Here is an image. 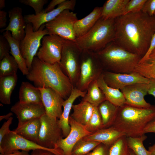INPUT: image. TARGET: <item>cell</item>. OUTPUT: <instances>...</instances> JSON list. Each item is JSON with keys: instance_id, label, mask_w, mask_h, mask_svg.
I'll return each instance as SVG.
<instances>
[{"instance_id": "5", "label": "cell", "mask_w": 155, "mask_h": 155, "mask_svg": "<svg viewBox=\"0 0 155 155\" xmlns=\"http://www.w3.org/2000/svg\"><path fill=\"white\" fill-rule=\"evenodd\" d=\"M115 19H105L101 17L85 34L77 38L75 42L82 51L97 52L114 41Z\"/></svg>"}, {"instance_id": "29", "label": "cell", "mask_w": 155, "mask_h": 155, "mask_svg": "<svg viewBox=\"0 0 155 155\" xmlns=\"http://www.w3.org/2000/svg\"><path fill=\"white\" fill-rule=\"evenodd\" d=\"M99 87L105 96L106 100L119 107L125 104V99L120 90L108 86L104 82L102 74L97 80Z\"/></svg>"}, {"instance_id": "53", "label": "cell", "mask_w": 155, "mask_h": 155, "mask_svg": "<svg viewBox=\"0 0 155 155\" xmlns=\"http://www.w3.org/2000/svg\"><path fill=\"white\" fill-rule=\"evenodd\" d=\"M5 0H0V9L1 10L5 6Z\"/></svg>"}, {"instance_id": "11", "label": "cell", "mask_w": 155, "mask_h": 155, "mask_svg": "<svg viewBox=\"0 0 155 155\" xmlns=\"http://www.w3.org/2000/svg\"><path fill=\"white\" fill-rule=\"evenodd\" d=\"M41 125L37 144L48 149H57V143L63 138L58 119L49 117L46 113L40 118Z\"/></svg>"}, {"instance_id": "4", "label": "cell", "mask_w": 155, "mask_h": 155, "mask_svg": "<svg viewBox=\"0 0 155 155\" xmlns=\"http://www.w3.org/2000/svg\"><path fill=\"white\" fill-rule=\"evenodd\" d=\"M95 53L104 71L117 73H130L134 72L135 67L142 58L113 41Z\"/></svg>"}, {"instance_id": "31", "label": "cell", "mask_w": 155, "mask_h": 155, "mask_svg": "<svg viewBox=\"0 0 155 155\" xmlns=\"http://www.w3.org/2000/svg\"><path fill=\"white\" fill-rule=\"evenodd\" d=\"M106 100L104 94L98 86L97 80L89 84L86 95L82 99V100L89 102L94 107H98Z\"/></svg>"}, {"instance_id": "16", "label": "cell", "mask_w": 155, "mask_h": 155, "mask_svg": "<svg viewBox=\"0 0 155 155\" xmlns=\"http://www.w3.org/2000/svg\"><path fill=\"white\" fill-rule=\"evenodd\" d=\"M149 86V84L136 83L121 89L125 99V104L140 108L150 107L152 105L144 99L148 94Z\"/></svg>"}, {"instance_id": "34", "label": "cell", "mask_w": 155, "mask_h": 155, "mask_svg": "<svg viewBox=\"0 0 155 155\" xmlns=\"http://www.w3.org/2000/svg\"><path fill=\"white\" fill-rule=\"evenodd\" d=\"M101 143L82 138L73 147L71 155H85L93 150Z\"/></svg>"}, {"instance_id": "15", "label": "cell", "mask_w": 155, "mask_h": 155, "mask_svg": "<svg viewBox=\"0 0 155 155\" xmlns=\"http://www.w3.org/2000/svg\"><path fill=\"white\" fill-rule=\"evenodd\" d=\"M69 121L71 127L69 133L58 142L56 147L62 151L63 155H71L72 148L77 142L91 133L86 130L85 126L76 122L70 116Z\"/></svg>"}, {"instance_id": "39", "label": "cell", "mask_w": 155, "mask_h": 155, "mask_svg": "<svg viewBox=\"0 0 155 155\" xmlns=\"http://www.w3.org/2000/svg\"><path fill=\"white\" fill-rule=\"evenodd\" d=\"M22 4L29 6L32 7L35 12V14L41 13L44 9V5L48 2L47 0H20Z\"/></svg>"}, {"instance_id": "38", "label": "cell", "mask_w": 155, "mask_h": 155, "mask_svg": "<svg viewBox=\"0 0 155 155\" xmlns=\"http://www.w3.org/2000/svg\"><path fill=\"white\" fill-rule=\"evenodd\" d=\"M147 0H129L125 8L123 15L142 11Z\"/></svg>"}, {"instance_id": "6", "label": "cell", "mask_w": 155, "mask_h": 155, "mask_svg": "<svg viewBox=\"0 0 155 155\" xmlns=\"http://www.w3.org/2000/svg\"><path fill=\"white\" fill-rule=\"evenodd\" d=\"M80 71L75 87L86 91L89 84L102 74L103 68L95 52L82 51L80 57Z\"/></svg>"}, {"instance_id": "14", "label": "cell", "mask_w": 155, "mask_h": 155, "mask_svg": "<svg viewBox=\"0 0 155 155\" xmlns=\"http://www.w3.org/2000/svg\"><path fill=\"white\" fill-rule=\"evenodd\" d=\"M102 74L104 82L108 86L120 90L135 84L149 83V78L135 72L130 73H121L104 71Z\"/></svg>"}, {"instance_id": "9", "label": "cell", "mask_w": 155, "mask_h": 155, "mask_svg": "<svg viewBox=\"0 0 155 155\" xmlns=\"http://www.w3.org/2000/svg\"><path fill=\"white\" fill-rule=\"evenodd\" d=\"M78 20L76 14L67 9L52 21L45 24L48 34L58 36L66 40L75 41L77 38L74 25Z\"/></svg>"}, {"instance_id": "18", "label": "cell", "mask_w": 155, "mask_h": 155, "mask_svg": "<svg viewBox=\"0 0 155 155\" xmlns=\"http://www.w3.org/2000/svg\"><path fill=\"white\" fill-rule=\"evenodd\" d=\"M40 90L42 102L46 114L50 117L59 119L63 112L64 100L55 91L50 88H38Z\"/></svg>"}, {"instance_id": "47", "label": "cell", "mask_w": 155, "mask_h": 155, "mask_svg": "<svg viewBox=\"0 0 155 155\" xmlns=\"http://www.w3.org/2000/svg\"><path fill=\"white\" fill-rule=\"evenodd\" d=\"M7 13L4 10H0V28L6 27Z\"/></svg>"}, {"instance_id": "26", "label": "cell", "mask_w": 155, "mask_h": 155, "mask_svg": "<svg viewBox=\"0 0 155 155\" xmlns=\"http://www.w3.org/2000/svg\"><path fill=\"white\" fill-rule=\"evenodd\" d=\"M3 35L9 44L10 54L16 61L19 69L23 75H26L28 73L29 70L26 65V60L22 57L21 52L20 46V42L14 39L9 31L4 32Z\"/></svg>"}, {"instance_id": "21", "label": "cell", "mask_w": 155, "mask_h": 155, "mask_svg": "<svg viewBox=\"0 0 155 155\" xmlns=\"http://www.w3.org/2000/svg\"><path fill=\"white\" fill-rule=\"evenodd\" d=\"M124 135L123 132L112 126L99 129L84 137L88 140L102 143L109 148Z\"/></svg>"}, {"instance_id": "49", "label": "cell", "mask_w": 155, "mask_h": 155, "mask_svg": "<svg viewBox=\"0 0 155 155\" xmlns=\"http://www.w3.org/2000/svg\"><path fill=\"white\" fill-rule=\"evenodd\" d=\"M31 155H54L51 152L45 150L37 149L32 150Z\"/></svg>"}, {"instance_id": "22", "label": "cell", "mask_w": 155, "mask_h": 155, "mask_svg": "<svg viewBox=\"0 0 155 155\" xmlns=\"http://www.w3.org/2000/svg\"><path fill=\"white\" fill-rule=\"evenodd\" d=\"M102 9V7H96L87 16L76 21L74 28L77 38L85 34L93 27L101 17Z\"/></svg>"}, {"instance_id": "41", "label": "cell", "mask_w": 155, "mask_h": 155, "mask_svg": "<svg viewBox=\"0 0 155 155\" xmlns=\"http://www.w3.org/2000/svg\"><path fill=\"white\" fill-rule=\"evenodd\" d=\"M108 147L100 143L92 151L85 155H108Z\"/></svg>"}, {"instance_id": "12", "label": "cell", "mask_w": 155, "mask_h": 155, "mask_svg": "<svg viewBox=\"0 0 155 155\" xmlns=\"http://www.w3.org/2000/svg\"><path fill=\"white\" fill-rule=\"evenodd\" d=\"M64 39L54 34L44 36L36 57L41 60L49 64L60 61Z\"/></svg>"}, {"instance_id": "36", "label": "cell", "mask_w": 155, "mask_h": 155, "mask_svg": "<svg viewBox=\"0 0 155 155\" xmlns=\"http://www.w3.org/2000/svg\"><path fill=\"white\" fill-rule=\"evenodd\" d=\"M108 155H131L125 135L120 137L108 148Z\"/></svg>"}, {"instance_id": "27", "label": "cell", "mask_w": 155, "mask_h": 155, "mask_svg": "<svg viewBox=\"0 0 155 155\" xmlns=\"http://www.w3.org/2000/svg\"><path fill=\"white\" fill-rule=\"evenodd\" d=\"M17 74L0 77V101L9 105L11 103V94L18 81Z\"/></svg>"}, {"instance_id": "33", "label": "cell", "mask_w": 155, "mask_h": 155, "mask_svg": "<svg viewBox=\"0 0 155 155\" xmlns=\"http://www.w3.org/2000/svg\"><path fill=\"white\" fill-rule=\"evenodd\" d=\"M18 64L10 54L0 60V77L17 74Z\"/></svg>"}, {"instance_id": "7", "label": "cell", "mask_w": 155, "mask_h": 155, "mask_svg": "<svg viewBox=\"0 0 155 155\" xmlns=\"http://www.w3.org/2000/svg\"><path fill=\"white\" fill-rule=\"evenodd\" d=\"M81 52L75 41L64 39L59 64L74 88L76 87L79 77Z\"/></svg>"}, {"instance_id": "30", "label": "cell", "mask_w": 155, "mask_h": 155, "mask_svg": "<svg viewBox=\"0 0 155 155\" xmlns=\"http://www.w3.org/2000/svg\"><path fill=\"white\" fill-rule=\"evenodd\" d=\"M118 107L107 100L98 106L104 128L113 125L116 117Z\"/></svg>"}, {"instance_id": "44", "label": "cell", "mask_w": 155, "mask_h": 155, "mask_svg": "<svg viewBox=\"0 0 155 155\" xmlns=\"http://www.w3.org/2000/svg\"><path fill=\"white\" fill-rule=\"evenodd\" d=\"M66 0H52L51 1L47 6L43 10L44 12L51 11L55 8L56 6H58Z\"/></svg>"}, {"instance_id": "55", "label": "cell", "mask_w": 155, "mask_h": 155, "mask_svg": "<svg viewBox=\"0 0 155 155\" xmlns=\"http://www.w3.org/2000/svg\"><path fill=\"white\" fill-rule=\"evenodd\" d=\"M151 78L155 79V74L153 75Z\"/></svg>"}, {"instance_id": "13", "label": "cell", "mask_w": 155, "mask_h": 155, "mask_svg": "<svg viewBox=\"0 0 155 155\" xmlns=\"http://www.w3.org/2000/svg\"><path fill=\"white\" fill-rule=\"evenodd\" d=\"M76 4L75 0H66L51 11L44 12L43 10L38 14L26 15L24 17L26 24H32L33 30L36 31L42 25L52 21L64 10H73Z\"/></svg>"}, {"instance_id": "46", "label": "cell", "mask_w": 155, "mask_h": 155, "mask_svg": "<svg viewBox=\"0 0 155 155\" xmlns=\"http://www.w3.org/2000/svg\"><path fill=\"white\" fill-rule=\"evenodd\" d=\"M155 48V32L152 38L149 49L144 56L141 59L139 63L145 60L149 56L152 51Z\"/></svg>"}, {"instance_id": "57", "label": "cell", "mask_w": 155, "mask_h": 155, "mask_svg": "<svg viewBox=\"0 0 155 155\" xmlns=\"http://www.w3.org/2000/svg\"></svg>"}, {"instance_id": "17", "label": "cell", "mask_w": 155, "mask_h": 155, "mask_svg": "<svg viewBox=\"0 0 155 155\" xmlns=\"http://www.w3.org/2000/svg\"><path fill=\"white\" fill-rule=\"evenodd\" d=\"M10 110L18 119L17 127L33 119L40 118L46 113L43 104L22 103L19 101L11 107Z\"/></svg>"}, {"instance_id": "1", "label": "cell", "mask_w": 155, "mask_h": 155, "mask_svg": "<svg viewBox=\"0 0 155 155\" xmlns=\"http://www.w3.org/2000/svg\"><path fill=\"white\" fill-rule=\"evenodd\" d=\"M114 41L119 46L142 58L148 51L155 32V16L142 11L115 19Z\"/></svg>"}, {"instance_id": "56", "label": "cell", "mask_w": 155, "mask_h": 155, "mask_svg": "<svg viewBox=\"0 0 155 155\" xmlns=\"http://www.w3.org/2000/svg\"><path fill=\"white\" fill-rule=\"evenodd\" d=\"M154 15L155 16V11L154 13Z\"/></svg>"}, {"instance_id": "25", "label": "cell", "mask_w": 155, "mask_h": 155, "mask_svg": "<svg viewBox=\"0 0 155 155\" xmlns=\"http://www.w3.org/2000/svg\"><path fill=\"white\" fill-rule=\"evenodd\" d=\"M129 0H107L102 7L101 17L105 19H115L123 15Z\"/></svg>"}, {"instance_id": "50", "label": "cell", "mask_w": 155, "mask_h": 155, "mask_svg": "<svg viewBox=\"0 0 155 155\" xmlns=\"http://www.w3.org/2000/svg\"><path fill=\"white\" fill-rule=\"evenodd\" d=\"M29 152L24 150H22L21 151L17 150L11 154H0V155H31L30 154H29Z\"/></svg>"}, {"instance_id": "35", "label": "cell", "mask_w": 155, "mask_h": 155, "mask_svg": "<svg viewBox=\"0 0 155 155\" xmlns=\"http://www.w3.org/2000/svg\"><path fill=\"white\" fill-rule=\"evenodd\" d=\"M147 137L145 134L138 137H127V141L129 148L132 150L135 155H150L143 144V142Z\"/></svg>"}, {"instance_id": "54", "label": "cell", "mask_w": 155, "mask_h": 155, "mask_svg": "<svg viewBox=\"0 0 155 155\" xmlns=\"http://www.w3.org/2000/svg\"><path fill=\"white\" fill-rule=\"evenodd\" d=\"M130 152L131 155H135V154L133 152V151L130 149Z\"/></svg>"}, {"instance_id": "28", "label": "cell", "mask_w": 155, "mask_h": 155, "mask_svg": "<svg viewBox=\"0 0 155 155\" xmlns=\"http://www.w3.org/2000/svg\"><path fill=\"white\" fill-rule=\"evenodd\" d=\"M94 107L89 102L82 100L79 104L73 105V112L70 116L78 123L85 126L92 115Z\"/></svg>"}, {"instance_id": "10", "label": "cell", "mask_w": 155, "mask_h": 155, "mask_svg": "<svg viewBox=\"0 0 155 155\" xmlns=\"http://www.w3.org/2000/svg\"><path fill=\"white\" fill-rule=\"evenodd\" d=\"M37 149L49 151L55 155H63L62 151L59 149H48L28 140L11 131L3 138L0 144L1 154H8L21 150L29 151Z\"/></svg>"}, {"instance_id": "20", "label": "cell", "mask_w": 155, "mask_h": 155, "mask_svg": "<svg viewBox=\"0 0 155 155\" xmlns=\"http://www.w3.org/2000/svg\"><path fill=\"white\" fill-rule=\"evenodd\" d=\"M86 93V91H82L75 87L73 88L68 98L64 100L63 104V111L58 120L59 126L62 131L63 138L68 135L70 131L69 120L74 102L79 97H83Z\"/></svg>"}, {"instance_id": "32", "label": "cell", "mask_w": 155, "mask_h": 155, "mask_svg": "<svg viewBox=\"0 0 155 155\" xmlns=\"http://www.w3.org/2000/svg\"><path fill=\"white\" fill-rule=\"evenodd\" d=\"M134 72L149 79L155 74V48L145 60L138 63Z\"/></svg>"}, {"instance_id": "19", "label": "cell", "mask_w": 155, "mask_h": 155, "mask_svg": "<svg viewBox=\"0 0 155 155\" xmlns=\"http://www.w3.org/2000/svg\"><path fill=\"white\" fill-rule=\"evenodd\" d=\"M22 9L18 7L13 8L8 11L9 23L8 25L1 32H10L12 37L19 41H21L25 35V28L26 25L23 15Z\"/></svg>"}, {"instance_id": "40", "label": "cell", "mask_w": 155, "mask_h": 155, "mask_svg": "<svg viewBox=\"0 0 155 155\" xmlns=\"http://www.w3.org/2000/svg\"><path fill=\"white\" fill-rule=\"evenodd\" d=\"M10 47L7 40L3 36H0V60L10 54Z\"/></svg>"}, {"instance_id": "43", "label": "cell", "mask_w": 155, "mask_h": 155, "mask_svg": "<svg viewBox=\"0 0 155 155\" xmlns=\"http://www.w3.org/2000/svg\"><path fill=\"white\" fill-rule=\"evenodd\" d=\"M13 118L12 117L4 122L0 129V144L1 142L4 137L8 134L11 130L9 127L11 124Z\"/></svg>"}, {"instance_id": "2", "label": "cell", "mask_w": 155, "mask_h": 155, "mask_svg": "<svg viewBox=\"0 0 155 155\" xmlns=\"http://www.w3.org/2000/svg\"><path fill=\"white\" fill-rule=\"evenodd\" d=\"M26 77L36 87L51 88L65 100L74 88L59 63H48L41 60L36 56L34 58Z\"/></svg>"}, {"instance_id": "52", "label": "cell", "mask_w": 155, "mask_h": 155, "mask_svg": "<svg viewBox=\"0 0 155 155\" xmlns=\"http://www.w3.org/2000/svg\"><path fill=\"white\" fill-rule=\"evenodd\" d=\"M148 150L150 153V155H155V143L148 147Z\"/></svg>"}, {"instance_id": "24", "label": "cell", "mask_w": 155, "mask_h": 155, "mask_svg": "<svg viewBox=\"0 0 155 155\" xmlns=\"http://www.w3.org/2000/svg\"><path fill=\"white\" fill-rule=\"evenodd\" d=\"M41 125L40 118L35 119L17 127L13 131L24 138L37 144Z\"/></svg>"}, {"instance_id": "42", "label": "cell", "mask_w": 155, "mask_h": 155, "mask_svg": "<svg viewBox=\"0 0 155 155\" xmlns=\"http://www.w3.org/2000/svg\"><path fill=\"white\" fill-rule=\"evenodd\" d=\"M142 11L150 16H153L155 11V0H147Z\"/></svg>"}, {"instance_id": "8", "label": "cell", "mask_w": 155, "mask_h": 155, "mask_svg": "<svg viewBox=\"0 0 155 155\" xmlns=\"http://www.w3.org/2000/svg\"><path fill=\"white\" fill-rule=\"evenodd\" d=\"M25 35L20 41V49L22 57L26 60V65L28 70L31 67L34 58L41 45L43 37L48 34V32L42 25L39 29L34 31L32 24H26L25 28Z\"/></svg>"}, {"instance_id": "51", "label": "cell", "mask_w": 155, "mask_h": 155, "mask_svg": "<svg viewBox=\"0 0 155 155\" xmlns=\"http://www.w3.org/2000/svg\"><path fill=\"white\" fill-rule=\"evenodd\" d=\"M13 115L12 112H9L5 115H4L0 116V121L4 119L7 120Z\"/></svg>"}, {"instance_id": "45", "label": "cell", "mask_w": 155, "mask_h": 155, "mask_svg": "<svg viewBox=\"0 0 155 155\" xmlns=\"http://www.w3.org/2000/svg\"><path fill=\"white\" fill-rule=\"evenodd\" d=\"M150 133H155V117L147 125L144 129V134Z\"/></svg>"}, {"instance_id": "3", "label": "cell", "mask_w": 155, "mask_h": 155, "mask_svg": "<svg viewBox=\"0 0 155 155\" xmlns=\"http://www.w3.org/2000/svg\"><path fill=\"white\" fill-rule=\"evenodd\" d=\"M155 117V105L145 108L124 104L119 107L112 126L123 132L127 137H138L144 134V128Z\"/></svg>"}, {"instance_id": "37", "label": "cell", "mask_w": 155, "mask_h": 155, "mask_svg": "<svg viewBox=\"0 0 155 155\" xmlns=\"http://www.w3.org/2000/svg\"><path fill=\"white\" fill-rule=\"evenodd\" d=\"M85 126L86 130L91 133L104 128L98 107H94L92 115Z\"/></svg>"}, {"instance_id": "48", "label": "cell", "mask_w": 155, "mask_h": 155, "mask_svg": "<svg viewBox=\"0 0 155 155\" xmlns=\"http://www.w3.org/2000/svg\"><path fill=\"white\" fill-rule=\"evenodd\" d=\"M149 79V83L148 93L153 96L155 98V79Z\"/></svg>"}, {"instance_id": "23", "label": "cell", "mask_w": 155, "mask_h": 155, "mask_svg": "<svg viewBox=\"0 0 155 155\" xmlns=\"http://www.w3.org/2000/svg\"><path fill=\"white\" fill-rule=\"evenodd\" d=\"M19 98L21 103L42 104L40 90L28 82H22L19 89Z\"/></svg>"}]
</instances>
